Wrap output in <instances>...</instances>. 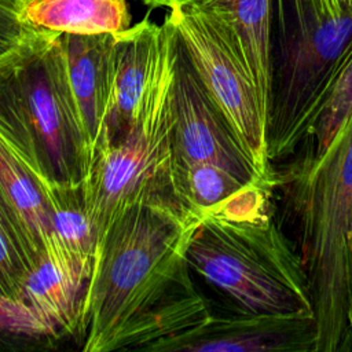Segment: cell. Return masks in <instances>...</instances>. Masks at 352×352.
Masks as SVG:
<instances>
[{"label": "cell", "mask_w": 352, "mask_h": 352, "mask_svg": "<svg viewBox=\"0 0 352 352\" xmlns=\"http://www.w3.org/2000/svg\"><path fill=\"white\" fill-rule=\"evenodd\" d=\"M151 7H169L173 0H140Z\"/></svg>", "instance_id": "cell-22"}, {"label": "cell", "mask_w": 352, "mask_h": 352, "mask_svg": "<svg viewBox=\"0 0 352 352\" xmlns=\"http://www.w3.org/2000/svg\"><path fill=\"white\" fill-rule=\"evenodd\" d=\"M165 18L172 23L195 72L242 140L256 168H270L268 116L246 56L231 29L214 14L187 3H173Z\"/></svg>", "instance_id": "cell-7"}, {"label": "cell", "mask_w": 352, "mask_h": 352, "mask_svg": "<svg viewBox=\"0 0 352 352\" xmlns=\"http://www.w3.org/2000/svg\"><path fill=\"white\" fill-rule=\"evenodd\" d=\"M0 195L23 241L29 270L51 246V209L38 179L0 138Z\"/></svg>", "instance_id": "cell-13"}, {"label": "cell", "mask_w": 352, "mask_h": 352, "mask_svg": "<svg viewBox=\"0 0 352 352\" xmlns=\"http://www.w3.org/2000/svg\"><path fill=\"white\" fill-rule=\"evenodd\" d=\"M89 278L88 272L69 261L45 254L25 276L22 302L48 322L59 336L78 340Z\"/></svg>", "instance_id": "cell-12"}, {"label": "cell", "mask_w": 352, "mask_h": 352, "mask_svg": "<svg viewBox=\"0 0 352 352\" xmlns=\"http://www.w3.org/2000/svg\"><path fill=\"white\" fill-rule=\"evenodd\" d=\"M22 0H0V55L15 45L29 29L21 19Z\"/></svg>", "instance_id": "cell-21"}, {"label": "cell", "mask_w": 352, "mask_h": 352, "mask_svg": "<svg viewBox=\"0 0 352 352\" xmlns=\"http://www.w3.org/2000/svg\"><path fill=\"white\" fill-rule=\"evenodd\" d=\"M113 37L114 33H62L69 85L94 158L104 132Z\"/></svg>", "instance_id": "cell-11"}, {"label": "cell", "mask_w": 352, "mask_h": 352, "mask_svg": "<svg viewBox=\"0 0 352 352\" xmlns=\"http://www.w3.org/2000/svg\"><path fill=\"white\" fill-rule=\"evenodd\" d=\"M51 209V246L55 254L91 275L96 231L88 216L81 186H43Z\"/></svg>", "instance_id": "cell-16"}, {"label": "cell", "mask_w": 352, "mask_h": 352, "mask_svg": "<svg viewBox=\"0 0 352 352\" xmlns=\"http://www.w3.org/2000/svg\"><path fill=\"white\" fill-rule=\"evenodd\" d=\"M172 116L173 161L212 162L228 169L246 183L276 186V173L268 177L256 168L235 129L195 72L177 34Z\"/></svg>", "instance_id": "cell-8"}, {"label": "cell", "mask_w": 352, "mask_h": 352, "mask_svg": "<svg viewBox=\"0 0 352 352\" xmlns=\"http://www.w3.org/2000/svg\"><path fill=\"white\" fill-rule=\"evenodd\" d=\"M175 50L176 32L166 18L161 25L144 18L114 33L109 102L99 151L120 142L129 131L147 94L172 65Z\"/></svg>", "instance_id": "cell-9"}, {"label": "cell", "mask_w": 352, "mask_h": 352, "mask_svg": "<svg viewBox=\"0 0 352 352\" xmlns=\"http://www.w3.org/2000/svg\"><path fill=\"white\" fill-rule=\"evenodd\" d=\"M314 312L209 316L187 333L160 342L151 351L186 352H316Z\"/></svg>", "instance_id": "cell-10"}, {"label": "cell", "mask_w": 352, "mask_h": 352, "mask_svg": "<svg viewBox=\"0 0 352 352\" xmlns=\"http://www.w3.org/2000/svg\"><path fill=\"white\" fill-rule=\"evenodd\" d=\"M252 184L267 183H246L228 169L212 162L173 161V195L187 212L199 220Z\"/></svg>", "instance_id": "cell-17"}, {"label": "cell", "mask_w": 352, "mask_h": 352, "mask_svg": "<svg viewBox=\"0 0 352 352\" xmlns=\"http://www.w3.org/2000/svg\"><path fill=\"white\" fill-rule=\"evenodd\" d=\"M219 16L236 37L263 106L270 111L272 84V0H173Z\"/></svg>", "instance_id": "cell-14"}, {"label": "cell", "mask_w": 352, "mask_h": 352, "mask_svg": "<svg viewBox=\"0 0 352 352\" xmlns=\"http://www.w3.org/2000/svg\"><path fill=\"white\" fill-rule=\"evenodd\" d=\"M0 138L41 186H81L92 151L69 85L62 33L29 26L0 55Z\"/></svg>", "instance_id": "cell-2"}, {"label": "cell", "mask_w": 352, "mask_h": 352, "mask_svg": "<svg viewBox=\"0 0 352 352\" xmlns=\"http://www.w3.org/2000/svg\"><path fill=\"white\" fill-rule=\"evenodd\" d=\"M173 73L175 58L147 94L125 136L94 158L82 190L96 242L128 206L142 201L176 199L172 188Z\"/></svg>", "instance_id": "cell-6"}, {"label": "cell", "mask_w": 352, "mask_h": 352, "mask_svg": "<svg viewBox=\"0 0 352 352\" xmlns=\"http://www.w3.org/2000/svg\"><path fill=\"white\" fill-rule=\"evenodd\" d=\"M296 217L298 254L318 322L316 352L352 333V117L319 157L305 153L276 175Z\"/></svg>", "instance_id": "cell-3"}, {"label": "cell", "mask_w": 352, "mask_h": 352, "mask_svg": "<svg viewBox=\"0 0 352 352\" xmlns=\"http://www.w3.org/2000/svg\"><path fill=\"white\" fill-rule=\"evenodd\" d=\"M268 206L267 199L243 212L204 216L190 235L187 263L243 312H314L300 254Z\"/></svg>", "instance_id": "cell-5"}, {"label": "cell", "mask_w": 352, "mask_h": 352, "mask_svg": "<svg viewBox=\"0 0 352 352\" xmlns=\"http://www.w3.org/2000/svg\"><path fill=\"white\" fill-rule=\"evenodd\" d=\"M28 271L23 241L0 195V294L22 302V286Z\"/></svg>", "instance_id": "cell-19"}, {"label": "cell", "mask_w": 352, "mask_h": 352, "mask_svg": "<svg viewBox=\"0 0 352 352\" xmlns=\"http://www.w3.org/2000/svg\"><path fill=\"white\" fill-rule=\"evenodd\" d=\"M60 337L29 305L0 294V338L1 340H54Z\"/></svg>", "instance_id": "cell-20"}, {"label": "cell", "mask_w": 352, "mask_h": 352, "mask_svg": "<svg viewBox=\"0 0 352 352\" xmlns=\"http://www.w3.org/2000/svg\"><path fill=\"white\" fill-rule=\"evenodd\" d=\"M352 117V56L336 78L329 96L319 113L312 135L309 136V153L322 155L337 138L340 131Z\"/></svg>", "instance_id": "cell-18"}, {"label": "cell", "mask_w": 352, "mask_h": 352, "mask_svg": "<svg viewBox=\"0 0 352 352\" xmlns=\"http://www.w3.org/2000/svg\"><path fill=\"white\" fill-rule=\"evenodd\" d=\"M199 219L176 199L128 206L96 242L81 333L84 352L151 351L204 323L186 249Z\"/></svg>", "instance_id": "cell-1"}, {"label": "cell", "mask_w": 352, "mask_h": 352, "mask_svg": "<svg viewBox=\"0 0 352 352\" xmlns=\"http://www.w3.org/2000/svg\"><path fill=\"white\" fill-rule=\"evenodd\" d=\"M268 158L312 135L329 92L352 56V0H272Z\"/></svg>", "instance_id": "cell-4"}, {"label": "cell", "mask_w": 352, "mask_h": 352, "mask_svg": "<svg viewBox=\"0 0 352 352\" xmlns=\"http://www.w3.org/2000/svg\"><path fill=\"white\" fill-rule=\"evenodd\" d=\"M25 25L59 33H117L131 26L126 0H22Z\"/></svg>", "instance_id": "cell-15"}]
</instances>
